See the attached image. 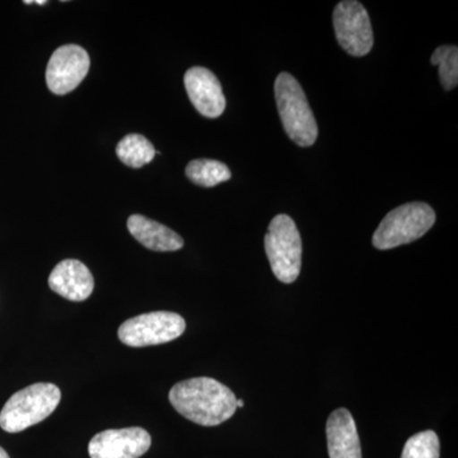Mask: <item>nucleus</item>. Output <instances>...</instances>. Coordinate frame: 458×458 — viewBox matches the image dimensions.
<instances>
[{
	"instance_id": "nucleus-7",
	"label": "nucleus",
	"mask_w": 458,
	"mask_h": 458,
	"mask_svg": "<svg viewBox=\"0 0 458 458\" xmlns=\"http://www.w3.org/2000/svg\"><path fill=\"white\" fill-rule=\"evenodd\" d=\"M334 29L340 47L352 56H364L373 47L369 12L355 0L340 2L334 11Z\"/></svg>"
},
{
	"instance_id": "nucleus-18",
	"label": "nucleus",
	"mask_w": 458,
	"mask_h": 458,
	"mask_svg": "<svg viewBox=\"0 0 458 458\" xmlns=\"http://www.w3.org/2000/svg\"><path fill=\"white\" fill-rule=\"evenodd\" d=\"M0 458H11L9 457L7 452H5V450H3L2 447H0Z\"/></svg>"
},
{
	"instance_id": "nucleus-13",
	"label": "nucleus",
	"mask_w": 458,
	"mask_h": 458,
	"mask_svg": "<svg viewBox=\"0 0 458 458\" xmlns=\"http://www.w3.org/2000/svg\"><path fill=\"white\" fill-rule=\"evenodd\" d=\"M128 229L138 242L152 251L172 252L183 247L180 234L140 214H134L128 219Z\"/></svg>"
},
{
	"instance_id": "nucleus-6",
	"label": "nucleus",
	"mask_w": 458,
	"mask_h": 458,
	"mask_svg": "<svg viewBox=\"0 0 458 458\" xmlns=\"http://www.w3.org/2000/svg\"><path fill=\"white\" fill-rule=\"evenodd\" d=\"M186 322L174 312H149L126 319L119 327L120 342L132 348L161 345L185 333Z\"/></svg>"
},
{
	"instance_id": "nucleus-8",
	"label": "nucleus",
	"mask_w": 458,
	"mask_h": 458,
	"mask_svg": "<svg viewBox=\"0 0 458 458\" xmlns=\"http://www.w3.org/2000/svg\"><path fill=\"white\" fill-rule=\"evenodd\" d=\"M89 53L78 45H64L54 51L47 64V83L57 96L72 92L89 73Z\"/></svg>"
},
{
	"instance_id": "nucleus-3",
	"label": "nucleus",
	"mask_w": 458,
	"mask_h": 458,
	"mask_svg": "<svg viewBox=\"0 0 458 458\" xmlns=\"http://www.w3.org/2000/svg\"><path fill=\"white\" fill-rule=\"evenodd\" d=\"M62 400L54 384H35L18 391L0 411V427L7 433H20L53 414Z\"/></svg>"
},
{
	"instance_id": "nucleus-9",
	"label": "nucleus",
	"mask_w": 458,
	"mask_h": 458,
	"mask_svg": "<svg viewBox=\"0 0 458 458\" xmlns=\"http://www.w3.org/2000/svg\"><path fill=\"white\" fill-rule=\"evenodd\" d=\"M152 445L150 434L140 427L108 429L90 439V458H140Z\"/></svg>"
},
{
	"instance_id": "nucleus-2",
	"label": "nucleus",
	"mask_w": 458,
	"mask_h": 458,
	"mask_svg": "<svg viewBox=\"0 0 458 458\" xmlns=\"http://www.w3.org/2000/svg\"><path fill=\"white\" fill-rule=\"evenodd\" d=\"M276 106L286 134L300 147H311L318 140V126L306 93L293 75L280 73L276 80Z\"/></svg>"
},
{
	"instance_id": "nucleus-10",
	"label": "nucleus",
	"mask_w": 458,
	"mask_h": 458,
	"mask_svg": "<svg viewBox=\"0 0 458 458\" xmlns=\"http://www.w3.org/2000/svg\"><path fill=\"white\" fill-rule=\"evenodd\" d=\"M190 101L199 113L209 119L221 116L225 110V98L221 82L209 69L194 66L183 77Z\"/></svg>"
},
{
	"instance_id": "nucleus-16",
	"label": "nucleus",
	"mask_w": 458,
	"mask_h": 458,
	"mask_svg": "<svg viewBox=\"0 0 458 458\" xmlns=\"http://www.w3.org/2000/svg\"><path fill=\"white\" fill-rule=\"evenodd\" d=\"M430 62L439 68V80L445 89L451 90L458 83V49L457 47L445 45L437 47Z\"/></svg>"
},
{
	"instance_id": "nucleus-19",
	"label": "nucleus",
	"mask_w": 458,
	"mask_h": 458,
	"mask_svg": "<svg viewBox=\"0 0 458 458\" xmlns=\"http://www.w3.org/2000/svg\"><path fill=\"white\" fill-rule=\"evenodd\" d=\"M236 406H237V408L242 409L243 406H245V401L237 400Z\"/></svg>"
},
{
	"instance_id": "nucleus-4",
	"label": "nucleus",
	"mask_w": 458,
	"mask_h": 458,
	"mask_svg": "<svg viewBox=\"0 0 458 458\" xmlns=\"http://www.w3.org/2000/svg\"><path fill=\"white\" fill-rule=\"evenodd\" d=\"M436 213L427 203H408L391 210L379 223L373 234V246L378 250H391L408 245L433 227Z\"/></svg>"
},
{
	"instance_id": "nucleus-17",
	"label": "nucleus",
	"mask_w": 458,
	"mask_h": 458,
	"mask_svg": "<svg viewBox=\"0 0 458 458\" xmlns=\"http://www.w3.org/2000/svg\"><path fill=\"white\" fill-rule=\"evenodd\" d=\"M439 451L438 436L433 430H426L409 438L401 458H439Z\"/></svg>"
},
{
	"instance_id": "nucleus-11",
	"label": "nucleus",
	"mask_w": 458,
	"mask_h": 458,
	"mask_svg": "<svg viewBox=\"0 0 458 458\" xmlns=\"http://www.w3.org/2000/svg\"><path fill=\"white\" fill-rule=\"evenodd\" d=\"M51 291L72 302H83L92 294L95 279L89 267L80 260H63L49 276Z\"/></svg>"
},
{
	"instance_id": "nucleus-5",
	"label": "nucleus",
	"mask_w": 458,
	"mask_h": 458,
	"mask_svg": "<svg viewBox=\"0 0 458 458\" xmlns=\"http://www.w3.org/2000/svg\"><path fill=\"white\" fill-rule=\"evenodd\" d=\"M265 252L276 279L285 284L297 280L302 267V240L291 216L279 214L270 222Z\"/></svg>"
},
{
	"instance_id": "nucleus-14",
	"label": "nucleus",
	"mask_w": 458,
	"mask_h": 458,
	"mask_svg": "<svg viewBox=\"0 0 458 458\" xmlns=\"http://www.w3.org/2000/svg\"><path fill=\"white\" fill-rule=\"evenodd\" d=\"M153 144L140 134H129L119 141L116 155L123 165L140 168L153 161L156 156Z\"/></svg>"
},
{
	"instance_id": "nucleus-12",
	"label": "nucleus",
	"mask_w": 458,
	"mask_h": 458,
	"mask_svg": "<svg viewBox=\"0 0 458 458\" xmlns=\"http://www.w3.org/2000/svg\"><path fill=\"white\" fill-rule=\"evenodd\" d=\"M327 437L330 458H361L360 434L349 410L342 408L331 412Z\"/></svg>"
},
{
	"instance_id": "nucleus-15",
	"label": "nucleus",
	"mask_w": 458,
	"mask_h": 458,
	"mask_svg": "<svg viewBox=\"0 0 458 458\" xmlns=\"http://www.w3.org/2000/svg\"><path fill=\"white\" fill-rule=\"evenodd\" d=\"M186 176L203 188H213L231 179L228 165L214 159H194L186 165Z\"/></svg>"
},
{
	"instance_id": "nucleus-1",
	"label": "nucleus",
	"mask_w": 458,
	"mask_h": 458,
	"mask_svg": "<svg viewBox=\"0 0 458 458\" xmlns=\"http://www.w3.org/2000/svg\"><path fill=\"white\" fill-rule=\"evenodd\" d=\"M168 399L183 418L203 427L219 426L237 410L233 391L210 377L179 382L171 388Z\"/></svg>"
}]
</instances>
